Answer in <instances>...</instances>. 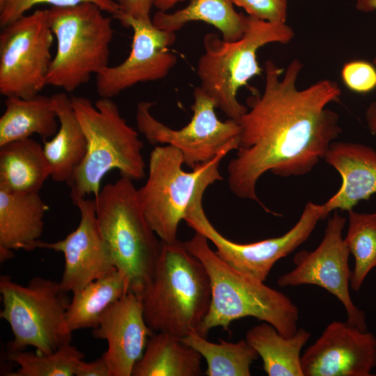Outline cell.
<instances>
[{
    "label": "cell",
    "instance_id": "1",
    "mask_svg": "<svg viewBox=\"0 0 376 376\" xmlns=\"http://www.w3.org/2000/svg\"><path fill=\"white\" fill-rule=\"evenodd\" d=\"M303 63L293 59L283 69L268 60L262 93L246 100L247 111L237 120V152L228 165V183L238 198L254 201L259 178L270 171L281 177L301 176L324 159L342 132L339 115L327 108L339 101L341 90L323 79L304 89L297 81Z\"/></svg>",
    "mask_w": 376,
    "mask_h": 376
},
{
    "label": "cell",
    "instance_id": "2",
    "mask_svg": "<svg viewBox=\"0 0 376 376\" xmlns=\"http://www.w3.org/2000/svg\"><path fill=\"white\" fill-rule=\"evenodd\" d=\"M183 243L203 263L211 282V304L196 331L198 334L207 338L217 327L228 331L232 322L246 317L272 324L286 338L295 334L299 309L288 296L228 265L211 249L203 234L196 232Z\"/></svg>",
    "mask_w": 376,
    "mask_h": 376
},
{
    "label": "cell",
    "instance_id": "3",
    "mask_svg": "<svg viewBox=\"0 0 376 376\" xmlns=\"http://www.w3.org/2000/svg\"><path fill=\"white\" fill-rule=\"evenodd\" d=\"M141 300L146 322L154 332L185 337L196 331L210 309L212 287L207 272L183 242H162Z\"/></svg>",
    "mask_w": 376,
    "mask_h": 376
},
{
    "label": "cell",
    "instance_id": "4",
    "mask_svg": "<svg viewBox=\"0 0 376 376\" xmlns=\"http://www.w3.org/2000/svg\"><path fill=\"white\" fill-rule=\"evenodd\" d=\"M71 101L86 139L87 151L67 184L70 195L93 194L96 198L102 179L113 169L132 180L143 178V144L111 98L100 97L94 105L83 96H73Z\"/></svg>",
    "mask_w": 376,
    "mask_h": 376
},
{
    "label": "cell",
    "instance_id": "5",
    "mask_svg": "<svg viewBox=\"0 0 376 376\" xmlns=\"http://www.w3.org/2000/svg\"><path fill=\"white\" fill-rule=\"evenodd\" d=\"M95 199L98 228L114 266L125 277L129 292L141 297L152 279L162 241L147 221L137 189L132 179L121 176Z\"/></svg>",
    "mask_w": 376,
    "mask_h": 376
},
{
    "label": "cell",
    "instance_id": "6",
    "mask_svg": "<svg viewBox=\"0 0 376 376\" xmlns=\"http://www.w3.org/2000/svg\"><path fill=\"white\" fill-rule=\"evenodd\" d=\"M294 36L292 29L285 23H272L249 15L244 35L235 41L206 33L204 52L196 68L201 88L228 118L238 120L248 107L238 101L237 92L263 71L257 61L258 50L269 43H288Z\"/></svg>",
    "mask_w": 376,
    "mask_h": 376
},
{
    "label": "cell",
    "instance_id": "7",
    "mask_svg": "<svg viewBox=\"0 0 376 376\" xmlns=\"http://www.w3.org/2000/svg\"><path fill=\"white\" fill-rule=\"evenodd\" d=\"M235 149L228 147L213 159L186 172L178 148L171 145L154 148L150 155L147 180L137 191L147 221L162 242L171 243L178 240V225L191 204L203 196L209 185L222 180L220 162Z\"/></svg>",
    "mask_w": 376,
    "mask_h": 376
},
{
    "label": "cell",
    "instance_id": "8",
    "mask_svg": "<svg viewBox=\"0 0 376 376\" xmlns=\"http://www.w3.org/2000/svg\"><path fill=\"white\" fill-rule=\"evenodd\" d=\"M103 12L92 2L49 9L56 52L47 85L71 93L109 65L113 29L111 18Z\"/></svg>",
    "mask_w": 376,
    "mask_h": 376
},
{
    "label": "cell",
    "instance_id": "9",
    "mask_svg": "<svg viewBox=\"0 0 376 376\" xmlns=\"http://www.w3.org/2000/svg\"><path fill=\"white\" fill-rule=\"evenodd\" d=\"M0 293V317L9 324L13 335L7 351L32 346L38 354H50L71 343L72 331L65 319L70 300L60 282L36 276L24 286L2 275Z\"/></svg>",
    "mask_w": 376,
    "mask_h": 376
},
{
    "label": "cell",
    "instance_id": "10",
    "mask_svg": "<svg viewBox=\"0 0 376 376\" xmlns=\"http://www.w3.org/2000/svg\"><path fill=\"white\" fill-rule=\"evenodd\" d=\"M1 29L0 94L26 99L38 95L53 59L49 9H37Z\"/></svg>",
    "mask_w": 376,
    "mask_h": 376
},
{
    "label": "cell",
    "instance_id": "11",
    "mask_svg": "<svg viewBox=\"0 0 376 376\" xmlns=\"http://www.w3.org/2000/svg\"><path fill=\"white\" fill-rule=\"evenodd\" d=\"M190 122L180 130H173L157 120L150 113L155 102L137 104L136 123L138 130L152 145L166 144L178 148L184 164L192 169L213 159L224 149L238 148L240 126L237 120H220L215 113L216 103L200 86L194 91Z\"/></svg>",
    "mask_w": 376,
    "mask_h": 376
},
{
    "label": "cell",
    "instance_id": "12",
    "mask_svg": "<svg viewBox=\"0 0 376 376\" xmlns=\"http://www.w3.org/2000/svg\"><path fill=\"white\" fill-rule=\"evenodd\" d=\"M203 196L191 204L184 219L187 225L205 235L216 246L218 256L235 269L265 281L274 265L306 242L320 220L323 205L308 202L297 224L284 235L250 244L235 243L212 225L202 206Z\"/></svg>",
    "mask_w": 376,
    "mask_h": 376
},
{
    "label": "cell",
    "instance_id": "13",
    "mask_svg": "<svg viewBox=\"0 0 376 376\" xmlns=\"http://www.w3.org/2000/svg\"><path fill=\"white\" fill-rule=\"evenodd\" d=\"M345 223V219L335 210L319 246L311 251L297 253L293 258L295 267L281 276L277 283L281 287L311 284L324 288L341 301L347 312V322L366 331L365 313L354 304L349 291L350 253L342 236Z\"/></svg>",
    "mask_w": 376,
    "mask_h": 376
},
{
    "label": "cell",
    "instance_id": "14",
    "mask_svg": "<svg viewBox=\"0 0 376 376\" xmlns=\"http://www.w3.org/2000/svg\"><path fill=\"white\" fill-rule=\"evenodd\" d=\"M118 19L132 29V48L123 62L108 65L96 75L100 97L112 98L139 83L163 79L177 63L176 56L169 49L175 41V33L157 29L151 19L121 16Z\"/></svg>",
    "mask_w": 376,
    "mask_h": 376
},
{
    "label": "cell",
    "instance_id": "15",
    "mask_svg": "<svg viewBox=\"0 0 376 376\" xmlns=\"http://www.w3.org/2000/svg\"><path fill=\"white\" fill-rule=\"evenodd\" d=\"M70 196L80 212L77 228L65 239L56 242L39 240L36 249H48L63 253L65 265L60 283L65 292L74 294L116 268L98 228L95 199H86L76 194Z\"/></svg>",
    "mask_w": 376,
    "mask_h": 376
},
{
    "label": "cell",
    "instance_id": "16",
    "mask_svg": "<svg viewBox=\"0 0 376 376\" xmlns=\"http://www.w3.org/2000/svg\"><path fill=\"white\" fill-rule=\"evenodd\" d=\"M304 376H369L376 367V337L333 321L301 356Z\"/></svg>",
    "mask_w": 376,
    "mask_h": 376
},
{
    "label": "cell",
    "instance_id": "17",
    "mask_svg": "<svg viewBox=\"0 0 376 376\" xmlns=\"http://www.w3.org/2000/svg\"><path fill=\"white\" fill-rule=\"evenodd\" d=\"M153 333L144 318L141 297L133 292L111 304L92 332L95 338L108 343L102 357L111 376L132 375Z\"/></svg>",
    "mask_w": 376,
    "mask_h": 376
},
{
    "label": "cell",
    "instance_id": "18",
    "mask_svg": "<svg viewBox=\"0 0 376 376\" xmlns=\"http://www.w3.org/2000/svg\"><path fill=\"white\" fill-rule=\"evenodd\" d=\"M342 178L338 191L323 205L325 219L333 210L349 211L376 194V150L367 145L334 141L324 158Z\"/></svg>",
    "mask_w": 376,
    "mask_h": 376
},
{
    "label": "cell",
    "instance_id": "19",
    "mask_svg": "<svg viewBox=\"0 0 376 376\" xmlns=\"http://www.w3.org/2000/svg\"><path fill=\"white\" fill-rule=\"evenodd\" d=\"M48 205L38 193L11 194L0 189V261L13 251L36 249L44 229Z\"/></svg>",
    "mask_w": 376,
    "mask_h": 376
},
{
    "label": "cell",
    "instance_id": "20",
    "mask_svg": "<svg viewBox=\"0 0 376 376\" xmlns=\"http://www.w3.org/2000/svg\"><path fill=\"white\" fill-rule=\"evenodd\" d=\"M52 98L59 127L50 141L43 142V150L52 179L68 184L86 156L87 141L71 97L65 93H58L52 95Z\"/></svg>",
    "mask_w": 376,
    "mask_h": 376
},
{
    "label": "cell",
    "instance_id": "21",
    "mask_svg": "<svg viewBox=\"0 0 376 376\" xmlns=\"http://www.w3.org/2000/svg\"><path fill=\"white\" fill-rule=\"evenodd\" d=\"M50 175L43 147L33 139L0 146V189L11 194L38 193Z\"/></svg>",
    "mask_w": 376,
    "mask_h": 376
},
{
    "label": "cell",
    "instance_id": "22",
    "mask_svg": "<svg viewBox=\"0 0 376 376\" xmlns=\"http://www.w3.org/2000/svg\"><path fill=\"white\" fill-rule=\"evenodd\" d=\"M0 118V146L38 134L43 142L58 131V116L51 97H6Z\"/></svg>",
    "mask_w": 376,
    "mask_h": 376
},
{
    "label": "cell",
    "instance_id": "23",
    "mask_svg": "<svg viewBox=\"0 0 376 376\" xmlns=\"http://www.w3.org/2000/svg\"><path fill=\"white\" fill-rule=\"evenodd\" d=\"M194 21L214 26L226 41L240 39L247 26V15L235 10L233 0H189L185 7L173 13L157 10L152 19L157 29L174 33Z\"/></svg>",
    "mask_w": 376,
    "mask_h": 376
},
{
    "label": "cell",
    "instance_id": "24",
    "mask_svg": "<svg viewBox=\"0 0 376 376\" xmlns=\"http://www.w3.org/2000/svg\"><path fill=\"white\" fill-rule=\"evenodd\" d=\"M201 358V354L181 338L166 332H154L132 375L199 376L202 373Z\"/></svg>",
    "mask_w": 376,
    "mask_h": 376
},
{
    "label": "cell",
    "instance_id": "25",
    "mask_svg": "<svg viewBox=\"0 0 376 376\" xmlns=\"http://www.w3.org/2000/svg\"><path fill=\"white\" fill-rule=\"evenodd\" d=\"M311 336L299 328L292 337L286 338L263 322L249 329L245 339L262 358L263 369L269 376H304L300 353Z\"/></svg>",
    "mask_w": 376,
    "mask_h": 376
},
{
    "label": "cell",
    "instance_id": "26",
    "mask_svg": "<svg viewBox=\"0 0 376 376\" xmlns=\"http://www.w3.org/2000/svg\"><path fill=\"white\" fill-rule=\"evenodd\" d=\"M129 292L125 277L116 269L73 294L65 313L71 331L97 327L104 312Z\"/></svg>",
    "mask_w": 376,
    "mask_h": 376
},
{
    "label": "cell",
    "instance_id": "27",
    "mask_svg": "<svg viewBox=\"0 0 376 376\" xmlns=\"http://www.w3.org/2000/svg\"><path fill=\"white\" fill-rule=\"evenodd\" d=\"M181 338L205 359L207 376H250L251 365L259 357L246 339L236 343L219 339L214 343L196 331Z\"/></svg>",
    "mask_w": 376,
    "mask_h": 376
},
{
    "label": "cell",
    "instance_id": "28",
    "mask_svg": "<svg viewBox=\"0 0 376 376\" xmlns=\"http://www.w3.org/2000/svg\"><path fill=\"white\" fill-rule=\"evenodd\" d=\"M348 212V228L344 241L354 258L350 285L359 291L369 272L376 267V212Z\"/></svg>",
    "mask_w": 376,
    "mask_h": 376
},
{
    "label": "cell",
    "instance_id": "29",
    "mask_svg": "<svg viewBox=\"0 0 376 376\" xmlns=\"http://www.w3.org/2000/svg\"><path fill=\"white\" fill-rule=\"evenodd\" d=\"M7 358L19 366L15 372H8V376H72L84 354L71 343L67 344L50 354L25 352L7 351Z\"/></svg>",
    "mask_w": 376,
    "mask_h": 376
},
{
    "label": "cell",
    "instance_id": "30",
    "mask_svg": "<svg viewBox=\"0 0 376 376\" xmlns=\"http://www.w3.org/2000/svg\"><path fill=\"white\" fill-rule=\"evenodd\" d=\"M83 2L97 4L104 12L117 18L120 14V7L113 0H4L0 5V26L1 28L17 20L33 6L38 4H50L55 7L77 5Z\"/></svg>",
    "mask_w": 376,
    "mask_h": 376
},
{
    "label": "cell",
    "instance_id": "31",
    "mask_svg": "<svg viewBox=\"0 0 376 376\" xmlns=\"http://www.w3.org/2000/svg\"><path fill=\"white\" fill-rule=\"evenodd\" d=\"M344 84L353 92L367 93L376 88V68L362 60L345 63L341 70Z\"/></svg>",
    "mask_w": 376,
    "mask_h": 376
},
{
    "label": "cell",
    "instance_id": "32",
    "mask_svg": "<svg viewBox=\"0 0 376 376\" xmlns=\"http://www.w3.org/2000/svg\"><path fill=\"white\" fill-rule=\"evenodd\" d=\"M248 15L272 23H285L287 1L284 0H233Z\"/></svg>",
    "mask_w": 376,
    "mask_h": 376
},
{
    "label": "cell",
    "instance_id": "33",
    "mask_svg": "<svg viewBox=\"0 0 376 376\" xmlns=\"http://www.w3.org/2000/svg\"><path fill=\"white\" fill-rule=\"evenodd\" d=\"M121 16H130L139 19H150V13L153 6L152 0H116Z\"/></svg>",
    "mask_w": 376,
    "mask_h": 376
},
{
    "label": "cell",
    "instance_id": "34",
    "mask_svg": "<svg viewBox=\"0 0 376 376\" xmlns=\"http://www.w3.org/2000/svg\"><path fill=\"white\" fill-rule=\"evenodd\" d=\"M76 376H111L109 368L101 357L95 361L86 362L81 359L77 364Z\"/></svg>",
    "mask_w": 376,
    "mask_h": 376
},
{
    "label": "cell",
    "instance_id": "35",
    "mask_svg": "<svg viewBox=\"0 0 376 376\" xmlns=\"http://www.w3.org/2000/svg\"><path fill=\"white\" fill-rule=\"evenodd\" d=\"M365 120L370 133L376 135V101L372 102L367 107Z\"/></svg>",
    "mask_w": 376,
    "mask_h": 376
},
{
    "label": "cell",
    "instance_id": "36",
    "mask_svg": "<svg viewBox=\"0 0 376 376\" xmlns=\"http://www.w3.org/2000/svg\"><path fill=\"white\" fill-rule=\"evenodd\" d=\"M356 8L361 12L369 13L376 10V0H357ZM373 64L376 65V56Z\"/></svg>",
    "mask_w": 376,
    "mask_h": 376
},
{
    "label": "cell",
    "instance_id": "37",
    "mask_svg": "<svg viewBox=\"0 0 376 376\" xmlns=\"http://www.w3.org/2000/svg\"><path fill=\"white\" fill-rule=\"evenodd\" d=\"M185 0H152L153 6L158 10L167 12L176 4Z\"/></svg>",
    "mask_w": 376,
    "mask_h": 376
},
{
    "label": "cell",
    "instance_id": "38",
    "mask_svg": "<svg viewBox=\"0 0 376 376\" xmlns=\"http://www.w3.org/2000/svg\"><path fill=\"white\" fill-rule=\"evenodd\" d=\"M4 0H0V5H1L3 3Z\"/></svg>",
    "mask_w": 376,
    "mask_h": 376
},
{
    "label": "cell",
    "instance_id": "39",
    "mask_svg": "<svg viewBox=\"0 0 376 376\" xmlns=\"http://www.w3.org/2000/svg\"><path fill=\"white\" fill-rule=\"evenodd\" d=\"M284 1H288V0H284Z\"/></svg>",
    "mask_w": 376,
    "mask_h": 376
},
{
    "label": "cell",
    "instance_id": "40",
    "mask_svg": "<svg viewBox=\"0 0 376 376\" xmlns=\"http://www.w3.org/2000/svg\"><path fill=\"white\" fill-rule=\"evenodd\" d=\"M113 1H116V0H113Z\"/></svg>",
    "mask_w": 376,
    "mask_h": 376
}]
</instances>
